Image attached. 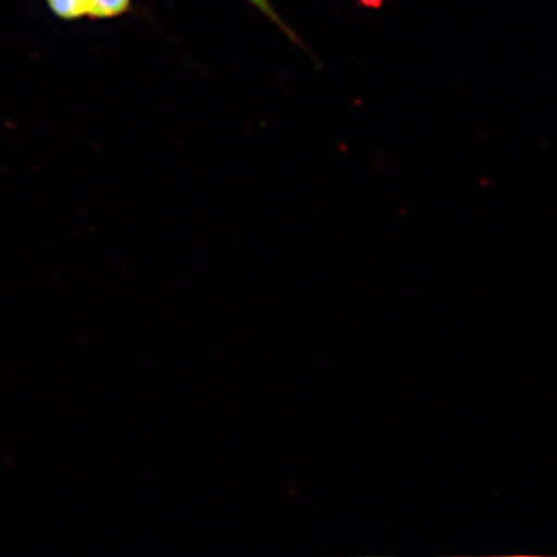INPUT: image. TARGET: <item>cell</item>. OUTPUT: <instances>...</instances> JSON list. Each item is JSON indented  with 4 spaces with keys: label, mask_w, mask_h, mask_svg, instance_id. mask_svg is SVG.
Returning <instances> with one entry per match:
<instances>
[{
    "label": "cell",
    "mask_w": 557,
    "mask_h": 557,
    "mask_svg": "<svg viewBox=\"0 0 557 557\" xmlns=\"http://www.w3.org/2000/svg\"><path fill=\"white\" fill-rule=\"evenodd\" d=\"M47 5L62 21H78L87 16V0H47Z\"/></svg>",
    "instance_id": "7a4b0ae2"
},
{
    "label": "cell",
    "mask_w": 557,
    "mask_h": 557,
    "mask_svg": "<svg viewBox=\"0 0 557 557\" xmlns=\"http://www.w3.org/2000/svg\"><path fill=\"white\" fill-rule=\"evenodd\" d=\"M247 2L251 3V5L255 7V9H258L260 13H262L263 16L267 17V20L273 22V25H276L278 30L285 33V36H287V38L292 40V42H295L296 46L306 49V46H304L302 40H300L298 33L293 32L292 28L288 27L287 22L282 20L281 16H278V13L276 10H274L271 0H247Z\"/></svg>",
    "instance_id": "3957f363"
},
{
    "label": "cell",
    "mask_w": 557,
    "mask_h": 557,
    "mask_svg": "<svg viewBox=\"0 0 557 557\" xmlns=\"http://www.w3.org/2000/svg\"><path fill=\"white\" fill-rule=\"evenodd\" d=\"M132 0H87V17L115 20L129 11Z\"/></svg>",
    "instance_id": "6da1fadb"
}]
</instances>
